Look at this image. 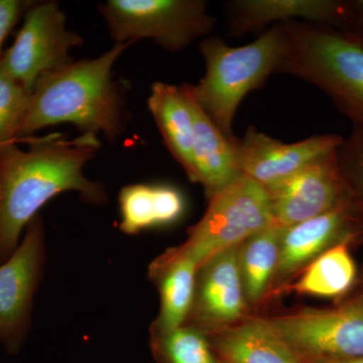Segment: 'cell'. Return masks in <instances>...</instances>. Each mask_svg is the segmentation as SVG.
<instances>
[{
	"label": "cell",
	"mask_w": 363,
	"mask_h": 363,
	"mask_svg": "<svg viewBox=\"0 0 363 363\" xmlns=\"http://www.w3.org/2000/svg\"><path fill=\"white\" fill-rule=\"evenodd\" d=\"M303 363H363V357L353 359H316L305 360Z\"/></svg>",
	"instance_id": "484cf974"
},
{
	"label": "cell",
	"mask_w": 363,
	"mask_h": 363,
	"mask_svg": "<svg viewBox=\"0 0 363 363\" xmlns=\"http://www.w3.org/2000/svg\"><path fill=\"white\" fill-rule=\"evenodd\" d=\"M32 4L23 0H0V57L6 38Z\"/></svg>",
	"instance_id": "d4e9b609"
},
{
	"label": "cell",
	"mask_w": 363,
	"mask_h": 363,
	"mask_svg": "<svg viewBox=\"0 0 363 363\" xmlns=\"http://www.w3.org/2000/svg\"><path fill=\"white\" fill-rule=\"evenodd\" d=\"M98 9L114 44L152 40L171 52L207 37L217 23L203 0H107Z\"/></svg>",
	"instance_id": "5b68a950"
},
{
	"label": "cell",
	"mask_w": 363,
	"mask_h": 363,
	"mask_svg": "<svg viewBox=\"0 0 363 363\" xmlns=\"http://www.w3.org/2000/svg\"><path fill=\"white\" fill-rule=\"evenodd\" d=\"M217 363H226V362H222V360L219 359V358H217Z\"/></svg>",
	"instance_id": "83f0119b"
},
{
	"label": "cell",
	"mask_w": 363,
	"mask_h": 363,
	"mask_svg": "<svg viewBox=\"0 0 363 363\" xmlns=\"http://www.w3.org/2000/svg\"><path fill=\"white\" fill-rule=\"evenodd\" d=\"M234 140H229L196 102L191 181L201 184L208 198L241 176Z\"/></svg>",
	"instance_id": "ac0fdd59"
},
{
	"label": "cell",
	"mask_w": 363,
	"mask_h": 363,
	"mask_svg": "<svg viewBox=\"0 0 363 363\" xmlns=\"http://www.w3.org/2000/svg\"><path fill=\"white\" fill-rule=\"evenodd\" d=\"M302 362L363 357V296L330 310H305L269 320Z\"/></svg>",
	"instance_id": "ba28073f"
},
{
	"label": "cell",
	"mask_w": 363,
	"mask_h": 363,
	"mask_svg": "<svg viewBox=\"0 0 363 363\" xmlns=\"http://www.w3.org/2000/svg\"><path fill=\"white\" fill-rule=\"evenodd\" d=\"M131 45L114 44L97 58L73 61L40 77L30 92L18 143L61 123L82 133H102L111 142L118 140L128 128V100L112 70Z\"/></svg>",
	"instance_id": "7a4b0ae2"
},
{
	"label": "cell",
	"mask_w": 363,
	"mask_h": 363,
	"mask_svg": "<svg viewBox=\"0 0 363 363\" xmlns=\"http://www.w3.org/2000/svg\"><path fill=\"white\" fill-rule=\"evenodd\" d=\"M336 157L348 188H357L363 197V128L353 125L347 138L336 149Z\"/></svg>",
	"instance_id": "cb8c5ba5"
},
{
	"label": "cell",
	"mask_w": 363,
	"mask_h": 363,
	"mask_svg": "<svg viewBox=\"0 0 363 363\" xmlns=\"http://www.w3.org/2000/svg\"><path fill=\"white\" fill-rule=\"evenodd\" d=\"M286 50L278 73L323 91L339 111L363 128V44L332 26L281 23Z\"/></svg>",
	"instance_id": "277c9868"
},
{
	"label": "cell",
	"mask_w": 363,
	"mask_h": 363,
	"mask_svg": "<svg viewBox=\"0 0 363 363\" xmlns=\"http://www.w3.org/2000/svg\"><path fill=\"white\" fill-rule=\"evenodd\" d=\"M284 228L272 224L240 245V264L245 296L252 302L264 297L277 271Z\"/></svg>",
	"instance_id": "ffe728a7"
},
{
	"label": "cell",
	"mask_w": 363,
	"mask_h": 363,
	"mask_svg": "<svg viewBox=\"0 0 363 363\" xmlns=\"http://www.w3.org/2000/svg\"><path fill=\"white\" fill-rule=\"evenodd\" d=\"M225 16L230 38L290 21L340 30L345 18L343 0H231L225 4Z\"/></svg>",
	"instance_id": "4fadbf2b"
},
{
	"label": "cell",
	"mask_w": 363,
	"mask_h": 363,
	"mask_svg": "<svg viewBox=\"0 0 363 363\" xmlns=\"http://www.w3.org/2000/svg\"><path fill=\"white\" fill-rule=\"evenodd\" d=\"M0 149V260L6 259L20 245L21 234L50 200L64 192H76L93 205H104V185L88 179L86 164L99 150L96 135L68 140L60 133L23 140Z\"/></svg>",
	"instance_id": "6da1fadb"
},
{
	"label": "cell",
	"mask_w": 363,
	"mask_h": 363,
	"mask_svg": "<svg viewBox=\"0 0 363 363\" xmlns=\"http://www.w3.org/2000/svg\"><path fill=\"white\" fill-rule=\"evenodd\" d=\"M45 259L44 224L39 215L26 229L18 247L0 264V342L11 354L21 350L28 336Z\"/></svg>",
	"instance_id": "9c48e42d"
},
{
	"label": "cell",
	"mask_w": 363,
	"mask_h": 363,
	"mask_svg": "<svg viewBox=\"0 0 363 363\" xmlns=\"http://www.w3.org/2000/svg\"><path fill=\"white\" fill-rule=\"evenodd\" d=\"M199 269L196 260L174 248L150 264V279L157 281L161 296V309L152 334L168 333L184 326L194 303Z\"/></svg>",
	"instance_id": "9a60e30c"
},
{
	"label": "cell",
	"mask_w": 363,
	"mask_h": 363,
	"mask_svg": "<svg viewBox=\"0 0 363 363\" xmlns=\"http://www.w3.org/2000/svg\"><path fill=\"white\" fill-rule=\"evenodd\" d=\"M199 50L206 70L197 84H188L189 89L215 125L233 142L238 106L248 93L278 73L285 54V32L281 23L272 26L241 47H230L220 37H208L200 43Z\"/></svg>",
	"instance_id": "3957f363"
},
{
	"label": "cell",
	"mask_w": 363,
	"mask_h": 363,
	"mask_svg": "<svg viewBox=\"0 0 363 363\" xmlns=\"http://www.w3.org/2000/svg\"><path fill=\"white\" fill-rule=\"evenodd\" d=\"M152 344L159 363H217L204 334L194 327L152 334Z\"/></svg>",
	"instance_id": "7402d4cb"
},
{
	"label": "cell",
	"mask_w": 363,
	"mask_h": 363,
	"mask_svg": "<svg viewBox=\"0 0 363 363\" xmlns=\"http://www.w3.org/2000/svg\"><path fill=\"white\" fill-rule=\"evenodd\" d=\"M272 224L267 189L241 175L209 198L201 220L190 229L186 242L174 250L201 267L217 253L238 247Z\"/></svg>",
	"instance_id": "8992f818"
},
{
	"label": "cell",
	"mask_w": 363,
	"mask_h": 363,
	"mask_svg": "<svg viewBox=\"0 0 363 363\" xmlns=\"http://www.w3.org/2000/svg\"><path fill=\"white\" fill-rule=\"evenodd\" d=\"M348 35V33H347ZM351 37L355 38V39L359 40L363 44V33H357V35H350Z\"/></svg>",
	"instance_id": "4316f807"
},
{
	"label": "cell",
	"mask_w": 363,
	"mask_h": 363,
	"mask_svg": "<svg viewBox=\"0 0 363 363\" xmlns=\"http://www.w3.org/2000/svg\"><path fill=\"white\" fill-rule=\"evenodd\" d=\"M147 107L167 149L191 180L196 101L188 83L180 86L164 82L152 83Z\"/></svg>",
	"instance_id": "5bb4252c"
},
{
	"label": "cell",
	"mask_w": 363,
	"mask_h": 363,
	"mask_svg": "<svg viewBox=\"0 0 363 363\" xmlns=\"http://www.w3.org/2000/svg\"><path fill=\"white\" fill-rule=\"evenodd\" d=\"M118 203L119 229L128 235L175 223L185 211L180 191L162 184L125 186L119 192Z\"/></svg>",
	"instance_id": "e0dca14e"
},
{
	"label": "cell",
	"mask_w": 363,
	"mask_h": 363,
	"mask_svg": "<svg viewBox=\"0 0 363 363\" xmlns=\"http://www.w3.org/2000/svg\"><path fill=\"white\" fill-rule=\"evenodd\" d=\"M342 140V136L328 133L286 143L250 126L233 145L241 175L267 189L330 154Z\"/></svg>",
	"instance_id": "8fae6325"
},
{
	"label": "cell",
	"mask_w": 363,
	"mask_h": 363,
	"mask_svg": "<svg viewBox=\"0 0 363 363\" xmlns=\"http://www.w3.org/2000/svg\"><path fill=\"white\" fill-rule=\"evenodd\" d=\"M211 348L226 363H303L269 320H250L224 332Z\"/></svg>",
	"instance_id": "d6986e66"
},
{
	"label": "cell",
	"mask_w": 363,
	"mask_h": 363,
	"mask_svg": "<svg viewBox=\"0 0 363 363\" xmlns=\"http://www.w3.org/2000/svg\"><path fill=\"white\" fill-rule=\"evenodd\" d=\"M82 44L81 35L69 30L56 1L32 4L13 44L2 52L0 65L32 92L43 75L73 62L70 52Z\"/></svg>",
	"instance_id": "52a82bcc"
},
{
	"label": "cell",
	"mask_w": 363,
	"mask_h": 363,
	"mask_svg": "<svg viewBox=\"0 0 363 363\" xmlns=\"http://www.w3.org/2000/svg\"><path fill=\"white\" fill-rule=\"evenodd\" d=\"M357 267L346 243L325 250L307 267L293 290L319 297H336L354 281Z\"/></svg>",
	"instance_id": "44dd1931"
},
{
	"label": "cell",
	"mask_w": 363,
	"mask_h": 363,
	"mask_svg": "<svg viewBox=\"0 0 363 363\" xmlns=\"http://www.w3.org/2000/svg\"><path fill=\"white\" fill-rule=\"evenodd\" d=\"M272 219L281 228L296 225L351 202L336 150L267 189Z\"/></svg>",
	"instance_id": "30bf717a"
},
{
	"label": "cell",
	"mask_w": 363,
	"mask_h": 363,
	"mask_svg": "<svg viewBox=\"0 0 363 363\" xmlns=\"http://www.w3.org/2000/svg\"><path fill=\"white\" fill-rule=\"evenodd\" d=\"M30 92L0 65V149L18 143Z\"/></svg>",
	"instance_id": "603a6c76"
},
{
	"label": "cell",
	"mask_w": 363,
	"mask_h": 363,
	"mask_svg": "<svg viewBox=\"0 0 363 363\" xmlns=\"http://www.w3.org/2000/svg\"><path fill=\"white\" fill-rule=\"evenodd\" d=\"M351 216L352 205L345 203L326 213L284 228L276 274L290 276L319 257L343 233Z\"/></svg>",
	"instance_id": "2e32d148"
},
{
	"label": "cell",
	"mask_w": 363,
	"mask_h": 363,
	"mask_svg": "<svg viewBox=\"0 0 363 363\" xmlns=\"http://www.w3.org/2000/svg\"><path fill=\"white\" fill-rule=\"evenodd\" d=\"M245 298L238 245L217 253L200 267L190 315L200 326L230 323L242 316Z\"/></svg>",
	"instance_id": "7c38bea8"
}]
</instances>
